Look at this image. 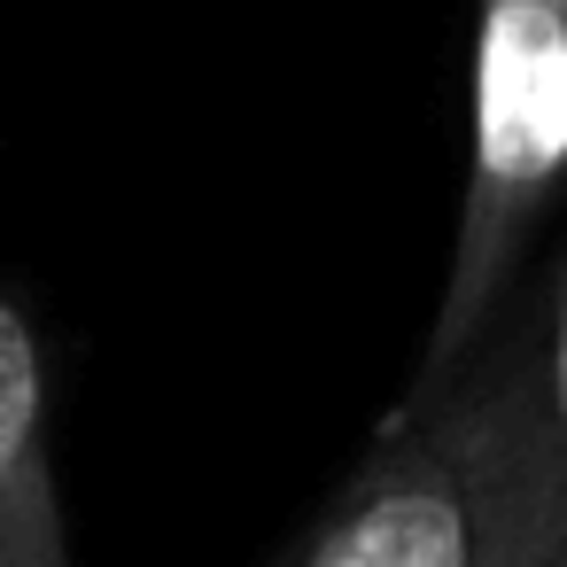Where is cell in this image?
Instances as JSON below:
<instances>
[{
  "label": "cell",
  "instance_id": "1",
  "mask_svg": "<svg viewBox=\"0 0 567 567\" xmlns=\"http://www.w3.org/2000/svg\"><path fill=\"white\" fill-rule=\"evenodd\" d=\"M389 412L451 466L474 559L544 567L567 544V234L536 241L466 350Z\"/></svg>",
  "mask_w": 567,
  "mask_h": 567
},
{
  "label": "cell",
  "instance_id": "4",
  "mask_svg": "<svg viewBox=\"0 0 567 567\" xmlns=\"http://www.w3.org/2000/svg\"><path fill=\"white\" fill-rule=\"evenodd\" d=\"M0 567H79L48 435V358L9 288H0Z\"/></svg>",
  "mask_w": 567,
  "mask_h": 567
},
{
  "label": "cell",
  "instance_id": "5",
  "mask_svg": "<svg viewBox=\"0 0 567 567\" xmlns=\"http://www.w3.org/2000/svg\"><path fill=\"white\" fill-rule=\"evenodd\" d=\"M536 9H551V17H567V0H536Z\"/></svg>",
  "mask_w": 567,
  "mask_h": 567
},
{
  "label": "cell",
  "instance_id": "6",
  "mask_svg": "<svg viewBox=\"0 0 567 567\" xmlns=\"http://www.w3.org/2000/svg\"><path fill=\"white\" fill-rule=\"evenodd\" d=\"M544 567H567V544H559V551H551V559H544Z\"/></svg>",
  "mask_w": 567,
  "mask_h": 567
},
{
  "label": "cell",
  "instance_id": "3",
  "mask_svg": "<svg viewBox=\"0 0 567 567\" xmlns=\"http://www.w3.org/2000/svg\"><path fill=\"white\" fill-rule=\"evenodd\" d=\"M265 567H482L474 520L412 420H381L334 497L265 559Z\"/></svg>",
  "mask_w": 567,
  "mask_h": 567
},
{
  "label": "cell",
  "instance_id": "2",
  "mask_svg": "<svg viewBox=\"0 0 567 567\" xmlns=\"http://www.w3.org/2000/svg\"><path fill=\"white\" fill-rule=\"evenodd\" d=\"M559 195H567V17L536 9V0H482L466 195H458L451 265L404 396L427 389L466 350V334L489 319L505 280L544 241V218Z\"/></svg>",
  "mask_w": 567,
  "mask_h": 567
}]
</instances>
